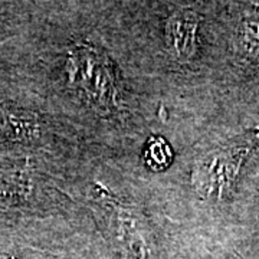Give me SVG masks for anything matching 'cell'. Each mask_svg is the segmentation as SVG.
Masks as SVG:
<instances>
[{
    "instance_id": "cell-1",
    "label": "cell",
    "mask_w": 259,
    "mask_h": 259,
    "mask_svg": "<svg viewBox=\"0 0 259 259\" xmlns=\"http://www.w3.org/2000/svg\"><path fill=\"white\" fill-rule=\"evenodd\" d=\"M259 144V130H248L207 151L194 163L192 186L202 199L222 200L231 193L242 164Z\"/></svg>"
},
{
    "instance_id": "cell-2",
    "label": "cell",
    "mask_w": 259,
    "mask_h": 259,
    "mask_svg": "<svg viewBox=\"0 0 259 259\" xmlns=\"http://www.w3.org/2000/svg\"><path fill=\"white\" fill-rule=\"evenodd\" d=\"M68 81L97 111L120 108V88L111 61L91 45H76L66 56Z\"/></svg>"
},
{
    "instance_id": "cell-3",
    "label": "cell",
    "mask_w": 259,
    "mask_h": 259,
    "mask_svg": "<svg viewBox=\"0 0 259 259\" xmlns=\"http://www.w3.org/2000/svg\"><path fill=\"white\" fill-rule=\"evenodd\" d=\"M105 190L107 189H102L101 185L97 186V193L100 194L101 203L112 214L114 232L124 258L151 259V241L144 219L131 207L120 203Z\"/></svg>"
},
{
    "instance_id": "cell-4",
    "label": "cell",
    "mask_w": 259,
    "mask_h": 259,
    "mask_svg": "<svg viewBox=\"0 0 259 259\" xmlns=\"http://www.w3.org/2000/svg\"><path fill=\"white\" fill-rule=\"evenodd\" d=\"M200 16L190 9L173 12L166 22V47L173 59L180 64L190 62L197 51V29Z\"/></svg>"
},
{
    "instance_id": "cell-5",
    "label": "cell",
    "mask_w": 259,
    "mask_h": 259,
    "mask_svg": "<svg viewBox=\"0 0 259 259\" xmlns=\"http://www.w3.org/2000/svg\"><path fill=\"white\" fill-rule=\"evenodd\" d=\"M0 127L8 139L19 143L37 141L44 133V124L36 112L9 104L0 105Z\"/></svg>"
},
{
    "instance_id": "cell-6",
    "label": "cell",
    "mask_w": 259,
    "mask_h": 259,
    "mask_svg": "<svg viewBox=\"0 0 259 259\" xmlns=\"http://www.w3.org/2000/svg\"><path fill=\"white\" fill-rule=\"evenodd\" d=\"M170 160H171V154L166 141L160 137L150 140L146 150V161L148 166L154 170H161L170 164Z\"/></svg>"
}]
</instances>
